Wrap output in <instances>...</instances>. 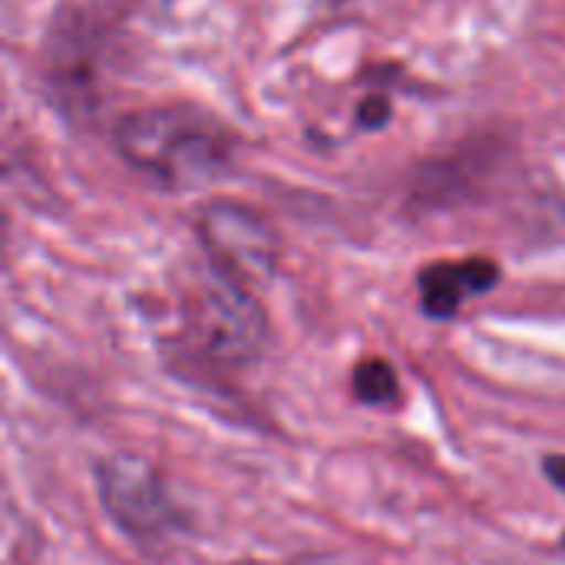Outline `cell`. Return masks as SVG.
<instances>
[{"instance_id":"obj_3","label":"cell","mask_w":565,"mask_h":565,"mask_svg":"<svg viewBox=\"0 0 565 565\" xmlns=\"http://www.w3.org/2000/svg\"><path fill=\"white\" fill-rule=\"evenodd\" d=\"M195 235L218 275L245 288H262L271 281L278 265V235L248 205L228 199L202 205L195 215Z\"/></svg>"},{"instance_id":"obj_6","label":"cell","mask_w":565,"mask_h":565,"mask_svg":"<svg viewBox=\"0 0 565 565\" xmlns=\"http://www.w3.org/2000/svg\"><path fill=\"white\" fill-rule=\"evenodd\" d=\"M354 394L361 404L387 407L397 401V374L384 358H364L354 367Z\"/></svg>"},{"instance_id":"obj_5","label":"cell","mask_w":565,"mask_h":565,"mask_svg":"<svg viewBox=\"0 0 565 565\" xmlns=\"http://www.w3.org/2000/svg\"><path fill=\"white\" fill-rule=\"evenodd\" d=\"M500 281V265L490 258H463V262H434L420 271V308L434 321H450L463 308L467 298L490 291Z\"/></svg>"},{"instance_id":"obj_7","label":"cell","mask_w":565,"mask_h":565,"mask_svg":"<svg viewBox=\"0 0 565 565\" xmlns=\"http://www.w3.org/2000/svg\"><path fill=\"white\" fill-rule=\"evenodd\" d=\"M391 119V103L384 96H367L358 109V122L364 129H381Z\"/></svg>"},{"instance_id":"obj_2","label":"cell","mask_w":565,"mask_h":565,"mask_svg":"<svg viewBox=\"0 0 565 565\" xmlns=\"http://www.w3.org/2000/svg\"><path fill=\"white\" fill-rule=\"evenodd\" d=\"M96 490L106 516L142 546L169 543L182 530L179 507L172 503L162 473L136 454L106 457L96 467Z\"/></svg>"},{"instance_id":"obj_8","label":"cell","mask_w":565,"mask_h":565,"mask_svg":"<svg viewBox=\"0 0 565 565\" xmlns=\"http://www.w3.org/2000/svg\"><path fill=\"white\" fill-rule=\"evenodd\" d=\"M543 470H546V477L559 487L565 493V457L563 454H550L546 460H543ZM565 546V543H563Z\"/></svg>"},{"instance_id":"obj_9","label":"cell","mask_w":565,"mask_h":565,"mask_svg":"<svg viewBox=\"0 0 565 565\" xmlns=\"http://www.w3.org/2000/svg\"><path fill=\"white\" fill-rule=\"evenodd\" d=\"M232 565H258V563H232Z\"/></svg>"},{"instance_id":"obj_4","label":"cell","mask_w":565,"mask_h":565,"mask_svg":"<svg viewBox=\"0 0 565 565\" xmlns=\"http://www.w3.org/2000/svg\"><path fill=\"white\" fill-rule=\"evenodd\" d=\"M189 321H192L199 344L212 358L248 361L262 351L265 315L252 288L218 275L215 268H212V278L195 291Z\"/></svg>"},{"instance_id":"obj_1","label":"cell","mask_w":565,"mask_h":565,"mask_svg":"<svg viewBox=\"0 0 565 565\" xmlns=\"http://www.w3.org/2000/svg\"><path fill=\"white\" fill-rule=\"evenodd\" d=\"M116 149L129 166L169 189L202 185L228 162V136L185 106H152L116 122Z\"/></svg>"}]
</instances>
